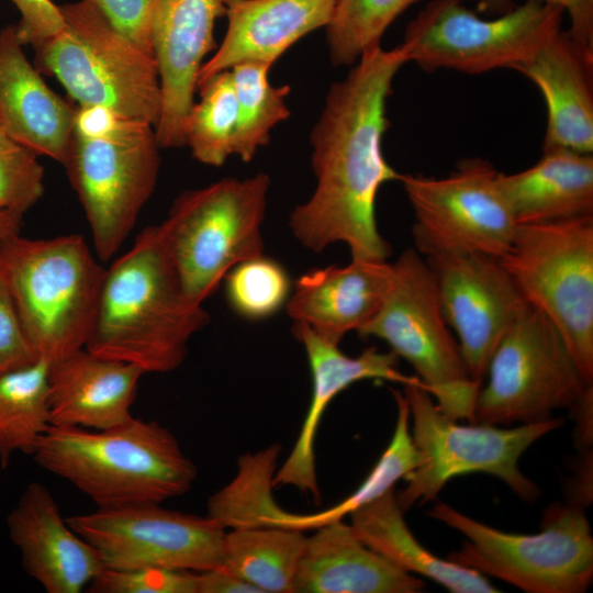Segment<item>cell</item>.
Instances as JSON below:
<instances>
[{
  "label": "cell",
  "mask_w": 593,
  "mask_h": 593,
  "mask_svg": "<svg viewBox=\"0 0 593 593\" xmlns=\"http://www.w3.org/2000/svg\"><path fill=\"white\" fill-rule=\"evenodd\" d=\"M225 294L239 316L258 321L287 304L292 283L284 267L264 255L244 260L225 276Z\"/></svg>",
  "instance_id": "obj_35"
},
{
  "label": "cell",
  "mask_w": 593,
  "mask_h": 593,
  "mask_svg": "<svg viewBox=\"0 0 593 593\" xmlns=\"http://www.w3.org/2000/svg\"><path fill=\"white\" fill-rule=\"evenodd\" d=\"M123 35L153 52L150 19L154 0H88Z\"/></svg>",
  "instance_id": "obj_38"
},
{
  "label": "cell",
  "mask_w": 593,
  "mask_h": 593,
  "mask_svg": "<svg viewBox=\"0 0 593 593\" xmlns=\"http://www.w3.org/2000/svg\"><path fill=\"white\" fill-rule=\"evenodd\" d=\"M306 538L303 530L279 526L231 529L224 535L220 567L259 593H293Z\"/></svg>",
  "instance_id": "obj_28"
},
{
  "label": "cell",
  "mask_w": 593,
  "mask_h": 593,
  "mask_svg": "<svg viewBox=\"0 0 593 593\" xmlns=\"http://www.w3.org/2000/svg\"><path fill=\"white\" fill-rule=\"evenodd\" d=\"M555 4L568 14L570 27L567 30L573 41L593 54V0H534ZM515 0H479L475 12L484 15H500L515 8Z\"/></svg>",
  "instance_id": "obj_40"
},
{
  "label": "cell",
  "mask_w": 593,
  "mask_h": 593,
  "mask_svg": "<svg viewBox=\"0 0 593 593\" xmlns=\"http://www.w3.org/2000/svg\"><path fill=\"white\" fill-rule=\"evenodd\" d=\"M444 318L458 337L472 379L483 382L499 343L529 306L500 258L483 254L425 258Z\"/></svg>",
  "instance_id": "obj_16"
},
{
  "label": "cell",
  "mask_w": 593,
  "mask_h": 593,
  "mask_svg": "<svg viewBox=\"0 0 593 593\" xmlns=\"http://www.w3.org/2000/svg\"><path fill=\"white\" fill-rule=\"evenodd\" d=\"M396 403V423L390 444L359 488L338 504L314 514H294L287 512L279 526L299 530L315 529L329 522L339 521L355 510L379 497L394 488L422 461L410 429V409L403 394L391 390Z\"/></svg>",
  "instance_id": "obj_31"
},
{
  "label": "cell",
  "mask_w": 593,
  "mask_h": 593,
  "mask_svg": "<svg viewBox=\"0 0 593 593\" xmlns=\"http://www.w3.org/2000/svg\"><path fill=\"white\" fill-rule=\"evenodd\" d=\"M19 11L18 35L23 45L34 48L64 26L59 5L52 0H10Z\"/></svg>",
  "instance_id": "obj_41"
},
{
  "label": "cell",
  "mask_w": 593,
  "mask_h": 593,
  "mask_svg": "<svg viewBox=\"0 0 593 593\" xmlns=\"http://www.w3.org/2000/svg\"><path fill=\"white\" fill-rule=\"evenodd\" d=\"M35 361L37 360L24 337L9 289L0 275V372Z\"/></svg>",
  "instance_id": "obj_39"
},
{
  "label": "cell",
  "mask_w": 593,
  "mask_h": 593,
  "mask_svg": "<svg viewBox=\"0 0 593 593\" xmlns=\"http://www.w3.org/2000/svg\"><path fill=\"white\" fill-rule=\"evenodd\" d=\"M200 101L193 103L186 125V145L209 166H222L234 154L237 102L230 69L198 83Z\"/></svg>",
  "instance_id": "obj_33"
},
{
  "label": "cell",
  "mask_w": 593,
  "mask_h": 593,
  "mask_svg": "<svg viewBox=\"0 0 593 593\" xmlns=\"http://www.w3.org/2000/svg\"><path fill=\"white\" fill-rule=\"evenodd\" d=\"M270 68L262 63L244 61L230 69L237 102L234 154L245 163L269 143L272 127L290 115L286 104L290 87L272 86L268 80Z\"/></svg>",
  "instance_id": "obj_32"
},
{
  "label": "cell",
  "mask_w": 593,
  "mask_h": 593,
  "mask_svg": "<svg viewBox=\"0 0 593 593\" xmlns=\"http://www.w3.org/2000/svg\"><path fill=\"white\" fill-rule=\"evenodd\" d=\"M159 149L153 124L125 116L101 133L72 132L63 166L85 211L100 261L118 253L154 193Z\"/></svg>",
  "instance_id": "obj_11"
},
{
  "label": "cell",
  "mask_w": 593,
  "mask_h": 593,
  "mask_svg": "<svg viewBox=\"0 0 593 593\" xmlns=\"http://www.w3.org/2000/svg\"><path fill=\"white\" fill-rule=\"evenodd\" d=\"M23 46L16 25L0 30V125L38 157L63 165L76 109L45 83Z\"/></svg>",
  "instance_id": "obj_21"
},
{
  "label": "cell",
  "mask_w": 593,
  "mask_h": 593,
  "mask_svg": "<svg viewBox=\"0 0 593 593\" xmlns=\"http://www.w3.org/2000/svg\"><path fill=\"white\" fill-rule=\"evenodd\" d=\"M513 70L540 91L547 109L542 150L593 153V54L560 30Z\"/></svg>",
  "instance_id": "obj_20"
},
{
  "label": "cell",
  "mask_w": 593,
  "mask_h": 593,
  "mask_svg": "<svg viewBox=\"0 0 593 593\" xmlns=\"http://www.w3.org/2000/svg\"><path fill=\"white\" fill-rule=\"evenodd\" d=\"M419 0H337L326 26L333 66H353L380 45L388 27Z\"/></svg>",
  "instance_id": "obj_34"
},
{
  "label": "cell",
  "mask_w": 593,
  "mask_h": 593,
  "mask_svg": "<svg viewBox=\"0 0 593 593\" xmlns=\"http://www.w3.org/2000/svg\"><path fill=\"white\" fill-rule=\"evenodd\" d=\"M357 333L385 342L394 355L405 359L444 414L473 422L482 382L469 374L441 313L433 272L415 248L405 249L392 264L380 307Z\"/></svg>",
  "instance_id": "obj_8"
},
{
  "label": "cell",
  "mask_w": 593,
  "mask_h": 593,
  "mask_svg": "<svg viewBox=\"0 0 593 593\" xmlns=\"http://www.w3.org/2000/svg\"><path fill=\"white\" fill-rule=\"evenodd\" d=\"M292 334L303 346L312 376V396L299 436L288 458L277 469L273 484L292 485L314 500L320 499L315 466V439L321 418L329 402L357 381L366 379L419 385L416 376L403 373L399 357L376 347L366 348L359 356L345 355L304 323L294 322Z\"/></svg>",
  "instance_id": "obj_18"
},
{
  "label": "cell",
  "mask_w": 593,
  "mask_h": 593,
  "mask_svg": "<svg viewBox=\"0 0 593 593\" xmlns=\"http://www.w3.org/2000/svg\"><path fill=\"white\" fill-rule=\"evenodd\" d=\"M90 593H198V572L163 568H103Z\"/></svg>",
  "instance_id": "obj_37"
},
{
  "label": "cell",
  "mask_w": 593,
  "mask_h": 593,
  "mask_svg": "<svg viewBox=\"0 0 593 593\" xmlns=\"http://www.w3.org/2000/svg\"><path fill=\"white\" fill-rule=\"evenodd\" d=\"M105 270L80 234L0 238V275L36 360L52 363L86 347Z\"/></svg>",
  "instance_id": "obj_4"
},
{
  "label": "cell",
  "mask_w": 593,
  "mask_h": 593,
  "mask_svg": "<svg viewBox=\"0 0 593 593\" xmlns=\"http://www.w3.org/2000/svg\"><path fill=\"white\" fill-rule=\"evenodd\" d=\"M394 488L355 510L351 528L370 549L400 569L428 578L454 593H495L485 575L428 551L412 534Z\"/></svg>",
  "instance_id": "obj_27"
},
{
  "label": "cell",
  "mask_w": 593,
  "mask_h": 593,
  "mask_svg": "<svg viewBox=\"0 0 593 593\" xmlns=\"http://www.w3.org/2000/svg\"><path fill=\"white\" fill-rule=\"evenodd\" d=\"M497 181L518 225L593 215L592 154L546 149L532 167L499 172Z\"/></svg>",
  "instance_id": "obj_26"
},
{
  "label": "cell",
  "mask_w": 593,
  "mask_h": 593,
  "mask_svg": "<svg viewBox=\"0 0 593 593\" xmlns=\"http://www.w3.org/2000/svg\"><path fill=\"white\" fill-rule=\"evenodd\" d=\"M281 447L271 445L239 457L237 473L208 501V516L224 529L278 526L286 511L272 489Z\"/></svg>",
  "instance_id": "obj_30"
},
{
  "label": "cell",
  "mask_w": 593,
  "mask_h": 593,
  "mask_svg": "<svg viewBox=\"0 0 593 593\" xmlns=\"http://www.w3.org/2000/svg\"><path fill=\"white\" fill-rule=\"evenodd\" d=\"M306 538L293 593H416L424 582L366 546L350 525L329 522Z\"/></svg>",
  "instance_id": "obj_25"
},
{
  "label": "cell",
  "mask_w": 593,
  "mask_h": 593,
  "mask_svg": "<svg viewBox=\"0 0 593 593\" xmlns=\"http://www.w3.org/2000/svg\"><path fill=\"white\" fill-rule=\"evenodd\" d=\"M198 593H259L236 574L216 567L198 572Z\"/></svg>",
  "instance_id": "obj_42"
},
{
  "label": "cell",
  "mask_w": 593,
  "mask_h": 593,
  "mask_svg": "<svg viewBox=\"0 0 593 593\" xmlns=\"http://www.w3.org/2000/svg\"><path fill=\"white\" fill-rule=\"evenodd\" d=\"M499 171L480 157L446 177L401 174L414 213L415 249L424 257L483 254L501 258L518 224L500 189Z\"/></svg>",
  "instance_id": "obj_14"
},
{
  "label": "cell",
  "mask_w": 593,
  "mask_h": 593,
  "mask_svg": "<svg viewBox=\"0 0 593 593\" xmlns=\"http://www.w3.org/2000/svg\"><path fill=\"white\" fill-rule=\"evenodd\" d=\"M48 366L37 360L0 372V465L18 454L33 455L51 425Z\"/></svg>",
  "instance_id": "obj_29"
},
{
  "label": "cell",
  "mask_w": 593,
  "mask_h": 593,
  "mask_svg": "<svg viewBox=\"0 0 593 593\" xmlns=\"http://www.w3.org/2000/svg\"><path fill=\"white\" fill-rule=\"evenodd\" d=\"M392 276L387 260L351 259L346 266L315 268L294 283L287 302L289 316L322 338L339 345L358 332L380 307Z\"/></svg>",
  "instance_id": "obj_23"
},
{
  "label": "cell",
  "mask_w": 593,
  "mask_h": 593,
  "mask_svg": "<svg viewBox=\"0 0 593 593\" xmlns=\"http://www.w3.org/2000/svg\"><path fill=\"white\" fill-rule=\"evenodd\" d=\"M337 0H226L227 30L198 83L244 61L272 66L296 41L327 26Z\"/></svg>",
  "instance_id": "obj_24"
},
{
  "label": "cell",
  "mask_w": 593,
  "mask_h": 593,
  "mask_svg": "<svg viewBox=\"0 0 593 593\" xmlns=\"http://www.w3.org/2000/svg\"><path fill=\"white\" fill-rule=\"evenodd\" d=\"M270 178H224L177 197L159 228L183 290L203 304L237 264L264 255Z\"/></svg>",
  "instance_id": "obj_6"
},
{
  "label": "cell",
  "mask_w": 593,
  "mask_h": 593,
  "mask_svg": "<svg viewBox=\"0 0 593 593\" xmlns=\"http://www.w3.org/2000/svg\"><path fill=\"white\" fill-rule=\"evenodd\" d=\"M63 29L35 47L38 68L79 105H100L156 125L161 107L156 59L88 0L59 5Z\"/></svg>",
  "instance_id": "obj_5"
},
{
  "label": "cell",
  "mask_w": 593,
  "mask_h": 593,
  "mask_svg": "<svg viewBox=\"0 0 593 593\" xmlns=\"http://www.w3.org/2000/svg\"><path fill=\"white\" fill-rule=\"evenodd\" d=\"M43 194L44 168L38 156L0 125V210L25 214Z\"/></svg>",
  "instance_id": "obj_36"
},
{
  "label": "cell",
  "mask_w": 593,
  "mask_h": 593,
  "mask_svg": "<svg viewBox=\"0 0 593 593\" xmlns=\"http://www.w3.org/2000/svg\"><path fill=\"white\" fill-rule=\"evenodd\" d=\"M23 215L15 211L0 210V238L21 232Z\"/></svg>",
  "instance_id": "obj_43"
},
{
  "label": "cell",
  "mask_w": 593,
  "mask_h": 593,
  "mask_svg": "<svg viewBox=\"0 0 593 593\" xmlns=\"http://www.w3.org/2000/svg\"><path fill=\"white\" fill-rule=\"evenodd\" d=\"M428 515L466 537L448 559L528 593H582L593 579V537L580 505L547 508L541 529L499 530L438 502Z\"/></svg>",
  "instance_id": "obj_7"
},
{
  "label": "cell",
  "mask_w": 593,
  "mask_h": 593,
  "mask_svg": "<svg viewBox=\"0 0 593 593\" xmlns=\"http://www.w3.org/2000/svg\"><path fill=\"white\" fill-rule=\"evenodd\" d=\"M526 303L559 331L593 381V215L521 224L500 258Z\"/></svg>",
  "instance_id": "obj_9"
},
{
  "label": "cell",
  "mask_w": 593,
  "mask_h": 593,
  "mask_svg": "<svg viewBox=\"0 0 593 593\" xmlns=\"http://www.w3.org/2000/svg\"><path fill=\"white\" fill-rule=\"evenodd\" d=\"M144 371L81 348L48 366L52 426L107 429L125 423Z\"/></svg>",
  "instance_id": "obj_22"
},
{
  "label": "cell",
  "mask_w": 593,
  "mask_h": 593,
  "mask_svg": "<svg viewBox=\"0 0 593 593\" xmlns=\"http://www.w3.org/2000/svg\"><path fill=\"white\" fill-rule=\"evenodd\" d=\"M210 322L183 290L159 225L144 227L105 270L86 349L134 365L144 373L181 366L191 337Z\"/></svg>",
  "instance_id": "obj_2"
},
{
  "label": "cell",
  "mask_w": 593,
  "mask_h": 593,
  "mask_svg": "<svg viewBox=\"0 0 593 593\" xmlns=\"http://www.w3.org/2000/svg\"><path fill=\"white\" fill-rule=\"evenodd\" d=\"M32 457L99 508L161 504L187 493L197 477L170 429L134 416L107 429L51 426Z\"/></svg>",
  "instance_id": "obj_3"
},
{
  "label": "cell",
  "mask_w": 593,
  "mask_h": 593,
  "mask_svg": "<svg viewBox=\"0 0 593 593\" xmlns=\"http://www.w3.org/2000/svg\"><path fill=\"white\" fill-rule=\"evenodd\" d=\"M225 8L226 0H154L150 42L161 96L155 125L160 148L186 145L202 60L214 47V23Z\"/></svg>",
  "instance_id": "obj_17"
},
{
  "label": "cell",
  "mask_w": 593,
  "mask_h": 593,
  "mask_svg": "<svg viewBox=\"0 0 593 593\" xmlns=\"http://www.w3.org/2000/svg\"><path fill=\"white\" fill-rule=\"evenodd\" d=\"M98 552L103 568L202 572L222 563L225 529L206 516L139 504L66 518Z\"/></svg>",
  "instance_id": "obj_15"
},
{
  "label": "cell",
  "mask_w": 593,
  "mask_h": 593,
  "mask_svg": "<svg viewBox=\"0 0 593 593\" xmlns=\"http://www.w3.org/2000/svg\"><path fill=\"white\" fill-rule=\"evenodd\" d=\"M25 572L47 593H80L103 569L96 549L61 516L52 493L31 482L7 517Z\"/></svg>",
  "instance_id": "obj_19"
},
{
  "label": "cell",
  "mask_w": 593,
  "mask_h": 593,
  "mask_svg": "<svg viewBox=\"0 0 593 593\" xmlns=\"http://www.w3.org/2000/svg\"><path fill=\"white\" fill-rule=\"evenodd\" d=\"M563 14L558 5L526 0L484 19L463 0H432L406 25L401 45L409 63L427 72L512 69L562 30Z\"/></svg>",
  "instance_id": "obj_12"
},
{
  "label": "cell",
  "mask_w": 593,
  "mask_h": 593,
  "mask_svg": "<svg viewBox=\"0 0 593 593\" xmlns=\"http://www.w3.org/2000/svg\"><path fill=\"white\" fill-rule=\"evenodd\" d=\"M403 394L413 422L411 436L422 458L396 495L403 511L432 501L452 478L475 472L499 478L525 501L538 497L537 484L519 470L518 460L536 440L559 428L560 418L508 428L462 425L444 414L422 387L403 385Z\"/></svg>",
  "instance_id": "obj_10"
},
{
  "label": "cell",
  "mask_w": 593,
  "mask_h": 593,
  "mask_svg": "<svg viewBox=\"0 0 593 593\" xmlns=\"http://www.w3.org/2000/svg\"><path fill=\"white\" fill-rule=\"evenodd\" d=\"M409 63L400 44L366 51L345 79L331 86L311 133L316 187L291 212L289 226L307 249L321 253L342 242L351 259L384 261L390 244L379 232L376 199L379 189L400 179L382 153L389 126L387 100L398 71Z\"/></svg>",
  "instance_id": "obj_1"
},
{
  "label": "cell",
  "mask_w": 593,
  "mask_h": 593,
  "mask_svg": "<svg viewBox=\"0 0 593 593\" xmlns=\"http://www.w3.org/2000/svg\"><path fill=\"white\" fill-rule=\"evenodd\" d=\"M486 373L472 423H540L556 410L573 411L592 395V383L582 377L559 331L532 306L505 333Z\"/></svg>",
  "instance_id": "obj_13"
}]
</instances>
